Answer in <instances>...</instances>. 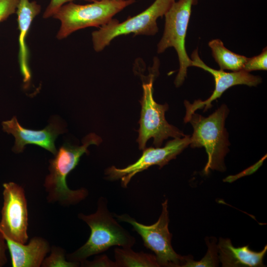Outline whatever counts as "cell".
<instances>
[{
    "mask_svg": "<svg viewBox=\"0 0 267 267\" xmlns=\"http://www.w3.org/2000/svg\"><path fill=\"white\" fill-rule=\"evenodd\" d=\"M2 186L0 232L13 240L25 244L28 239V217L24 189L13 182L4 183Z\"/></svg>",
    "mask_w": 267,
    "mask_h": 267,
    "instance_id": "cell-9",
    "label": "cell"
},
{
    "mask_svg": "<svg viewBox=\"0 0 267 267\" xmlns=\"http://www.w3.org/2000/svg\"><path fill=\"white\" fill-rule=\"evenodd\" d=\"M114 257L116 267H160L155 255L143 252H135L131 248H116Z\"/></svg>",
    "mask_w": 267,
    "mask_h": 267,
    "instance_id": "cell-17",
    "label": "cell"
},
{
    "mask_svg": "<svg viewBox=\"0 0 267 267\" xmlns=\"http://www.w3.org/2000/svg\"><path fill=\"white\" fill-rule=\"evenodd\" d=\"M228 112L226 106L222 105L208 117L194 113L188 121L193 128L190 145L192 147H204L208 155L204 169L205 174L210 170H225L224 158L229 145L224 127Z\"/></svg>",
    "mask_w": 267,
    "mask_h": 267,
    "instance_id": "cell-3",
    "label": "cell"
},
{
    "mask_svg": "<svg viewBox=\"0 0 267 267\" xmlns=\"http://www.w3.org/2000/svg\"><path fill=\"white\" fill-rule=\"evenodd\" d=\"M190 143V136L185 135L168 141L162 148H145L142 156L134 163L122 169L115 166L108 168L105 173L106 178L110 180L120 179L122 186L127 187L132 178L136 174L153 165L162 168L175 159Z\"/></svg>",
    "mask_w": 267,
    "mask_h": 267,
    "instance_id": "cell-10",
    "label": "cell"
},
{
    "mask_svg": "<svg viewBox=\"0 0 267 267\" xmlns=\"http://www.w3.org/2000/svg\"><path fill=\"white\" fill-rule=\"evenodd\" d=\"M208 251L205 256L200 261L193 260L189 256L185 257V260L182 267H213L219 266V259L217 244L215 240H206Z\"/></svg>",
    "mask_w": 267,
    "mask_h": 267,
    "instance_id": "cell-18",
    "label": "cell"
},
{
    "mask_svg": "<svg viewBox=\"0 0 267 267\" xmlns=\"http://www.w3.org/2000/svg\"><path fill=\"white\" fill-rule=\"evenodd\" d=\"M101 142L100 137L91 133L84 138L81 146L66 142L60 147L55 157L49 161V173L44 183L49 202L66 206L77 204L87 197L88 191L85 188L70 189L67 184V177L77 166L81 157L89 153L88 147L91 144L98 145Z\"/></svg>",
    "mask_w": 267,
    "mask_h": 267,
    "instance_id": "cell-1",
    "label": "cell"
},
{
    "mask_svg": "<svg viewBox=\"0 0 267 267\" xmlns=\"http://www.w3.org/2000/svg\"><path fill=\"white\" fill-rule=\"evenodd\" d=\"M213 56L220 69L232 71L242 70L248 57L236 54L226 48L220 39H213L208 43Z\"/></svg>",
    "mask_w": 267,
    "mask_h": 267,
    "instance_id": "cell-16",
    "label": "cell"
},
{
    "mask_svg": "<svg viewBox=\"0 0 267 267\" xmlns=\"http://www.w3.org/2000/svg\"><path fill=\"white\" fill-rule=\"evenodd\" d=\"M114 215L119 221L126 222L132 225L133 230L141 236L145 247L155 253L160 267H182L185 256L178 254L171 244L172 234L168 228L167 199L162 204V211L158 220L151 225L138 222L127 214Z\"/></svg>",
    "mask_w": 267,
    "mask_h": 267,
    "instance_id": "cell-7",
    "label": "cell"
},
{
    "mask_svg": "<svg viewBox=\"0 0 267 267\" xmlns=\"http://www.w3.org/2000/svg\"><path fill=\"white\" fill-rule=\"evenodd\" d=\"M7 249L5 240L0 232V267L4 266L7 262L6 250Z\"/></svg>",
    "mask_w": 267,
    "mask_h": 267,
    "instance_id": "cell-24",
    "label": "cell"
},
{
    "mask_svg": "<svg viewBox=\"0 0 267 267\" xmlns=\"http://www.w3.org/2000/svg\"><path fill=\"white\" fill-rule=\"evenodd\" d=\"M220 262L224 267H264L263 259L267 246L260 252L251 250L249 246L234 247L228 238H220L217 244Z\"/></svg>",
    "mask_w": 267,
    "mask_h": 267,
    "instance_id": "cell-14",
    "label": "cell"
},
{
    "mask_svg": "<svg viewBox=\"0 0 267 267\" xmlns=\"http://www.w3.org/2000/svg\"><path fill=\"white\" fill-rule=\"evenodd\" d=\"M267 49L265 47L262 52L256 56L248 58L242 70L250 72L256 70H267Z\"/></svg>",
    "mask_w": 267,
    "mask_h": 267,
    "instance_id": "cell-20",
    "label": "cell"
},
{
    "mask_svg": "<svg viewBox=\"0 0 267 267\" xmlns=\"http://www.w3.org/2000/svg\"><path fill=\"white\" fill-rule=\"evenodd\" d=\"M175 0H155L142 12L129 17L120 22L112 18L99 30L92 33V42L95 51L99 52L109 45L115 38L121 35L153 36L158 32L157 20L162 17L170 9Z\"/></svg>",
    "mask_w": 267,
    "mask_h": 267,
    "instance_id": "cell-5",
    "label": "cell"
},
{
    "mask_svg": "<svg viewBox=\"0 0 267 267\" xmlns=\"http://www.w3.org/2000/svg\"><path fill=\"white\" fill-rule=\"evenodd\" d=\"M80 265L86 267H116L115 262L110 259L106 255L98 256L92 261L86 260L81 262Z\"/></svg>",
    "mask_w": 267,
    "mask_h": 267,
    "instance_id": "cell-22",
    "label": "cell"
},
{
    "mask_svg": "<svg viewBox=\"0 0 267 267\" xmlns=\"http://www.w3.org/2000/svg\"><path fill=\"white\" fill-rule=\"evenodd\" d=\"M3 130L12 134L15 138L13 151L20 153L23 151L25 145L33 144L50 151L54 155L57 153L55 140L57 136L64 132L61 122L54 119L44 129L32 130L22 127L18 122L16 117L11 120L2 122Z\"/></svg>",
    "mask_w": 267,
    "mask_h": 267,
    "instance_id": "cell-12",
    "label": "cell"
},
{
    "mask_svg": "<svg viewBox=\"0 0 267 267\" xmlns=\"http://www.w3.org/2000/svg\"><path fill=\"white\" fill-rule=\"evenodd\" d=\"M75 0H50L49 4L45 9L44 14V18H48L52 16L64 4L72 2ZM89 2H94L99 0H84Z\"/></svg>",
    "mask_w": 267,
    "mask_h": 267,
    "instance_id": "cell-23",
    "label": "cell"
},
{
    "mask_svg": "<svg viewBox=\"0 0 267 267\" xmlns=\"http://www.w3.org/2000/svg\"><path fill=\"white\" fill-rule=\"evenodd\" d=\"M191 66L200 68L210 73L214 77L215 88L212 94L205 101L195 100L192 104L185 101L186 114L184 122H188L193 113L198 109H204V111L212 107V102L220 97L228 88L238 85H245L250 87L256 86L262 82V78L243 70L226 72L222 70H216L207 65L200 58L198 49L191 54Z\"/></svg>",
    "mask_w": 267,
    "mask_h": 267,
    "instance_id": "cell-11",
    "label": "cell"
},
{
    "mask_svg": "<svg viewBox=\"0 0 267 267\" xmlns=\"http://www.w3.org/2000/svg\"><path fill=\"white\" fill-rule=\"evenodd\" d=\"M135 0H99L86 4L72 2L63 5L52 16L61 25L56 37L62 40L72 33L89 27H100Z\"/></svg>",
    "mask_w": 267,
    "mask_h": 267,
    "instance_id": "cell-4",
    "label": "cell"
},
{
    "mask_svg": "<svg viewBox=\"0 0 267 267\" xmlns=\"http://www.w3.org/2000/svg\"><path fill=\"white\" fill-rule=\"evenodd\" d=\"M113 0L117 1H122L123 0Z\"/></svg>",
    "mask_w": 267,
    "mask_h": 267,
    "instance_id": "cell-25",
    "label": "cell"
},
{
    "mask_svg": "<svg viewBox=\"0 0 267 267\" xmlns=\"http://www.w3.org/2000/svg\"><path fill=\"white\" fill-rule=\"evenodd\" d=\"M19 0H0V22L16 13Z\"/></svg>",
    "mask_w": 267,
    "mask_h": 267,
    "instance_id": "cell-21",
    "label": "cell"
},
{
    "mask_svg": "<svg viewBox=\"0 0 267 267\" xmlns=\"http://www.w3.org/2000/svg\"><path fill=\"white\" fill-rule=\"evenodd\" d=\"M154 77L151 76L147 83L143 84V94L140 101L141 110L139 121L140 127L137 141L139 149L143 150L148 139L153 138L155 147H160L163 141L169 137L180 138L183 133L169 124L165 117L168 108L166 104H158L153 96Z\"/></svg>",
    "mask_w": 267,
    "mask_h": 267,
    "instance_id": "cell-8",
    "label": "cell"
},
{
    "mask_svg": "<svg viewBox=\"0 0 267 267\" xmlns=\"http://www.w3.org/2000/svg\"><path fill=\"white\" fill-rule=\"evenodd\" d=\"M2 235L10 254L12 267H39L50 250L49 243L41 237H33L25 244Z\"/></svg>",
    "mask_w": 267,
    "mask_h": 267,
    "instance_id": "cell-13",
    "label": "cell"
},
{
    "mask_svg": "<svg viewBox=\"0 0 267 267\" xmlns=\"http://www.w3.org/2000/svg\"><path fill=\"white\" fill-rule=\"evenodd\" d=\"M50 255L44 258L42 267H77L80 265V263L66 260L65 250L60 247L53 246L50 248Z\"/></svg>",
    "mask_w": 267,
    "mask_h": 267,
    "instance_id": "cell-19",
    "label": "cell"
},
{
    "mask_svg": "<svg viewBox=\"0 0 267 267\" xmlns=\"http://www.w3.org/2000/svg\"><path fill=\"white\" fill-rule=\"evenodd\" d=\"M197 2L198 0L175 1L164 15V33L157 44V51L158 53H161L171 47L176 50L179 65L174 82L177 87L182 84L187 75V68L191 66L192 60L187 54L185 42L192 7Z\"/></svg>",
    "mask_w": 267,
    "mask_h": 267,
    "instance_id": "cell-6",
    "label": "cell"
},
{
    "mask_svg": "<svg viewBox=\"0 0 267 267\" xmlns=\"http://www.w3.org/2000/svg\"><path fill=\"white\" fill-rule=\"evenodd\" d=\"M41 6L36 1L19 0L16 13L17 15L19 37V61L21 74L24 83H28L31 79V72L28 64V50L26 38L31 23L41 12Z\"/></svg>",
    "mask_w": 267,
    "mask_h": 267,
    "instance_id": "cell-15",
    "label": "cell"
},
{
    "mask_svg": "<svg viewBox=\"0 0 267 267\" xmlns=\"http://www.w3.org/2000/svg\"><path fill=\"white\" fill-rule=\"evenodd\" d=\"M78 218L90 227V234L87 241L74 252L67 254L69 261L81 263L92 255L107 250L114 246L132 248L135 239L114 218L107 208L105 198L100 197L97 202L96 211L86 215L82 213Z\"/></svg>",
    "mask_w": 267,
    "mask_h": 267,
    "instance_id": "cell-2",
    "label": "cell"
}]
</instances>
